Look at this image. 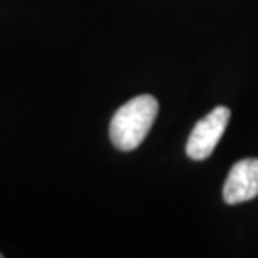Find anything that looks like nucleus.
I'll return each instance as SVG.
<instances>
[{
  "instance_id": "nucleus-1",
  "label": "nucleus",
  "mask_w": 258,
  "mask_h": 258,
  "mask_svg": "<svg viewBox=\"0 0 258 258\" xmlns=\"http://www.w3.org/2000/svg\"><path fill=\"white\" fill-rule=\"evenodd\" d=\"M159 113V102L149 94L132 98L115 111L109 122L111 144L120 151H132L146 140Z\"/></svg>"
},
{
  "instance_id": "nucleus-2",
  "label": "nucleus",
  "mask_w": 258,
  "mask_h": 258,
  "mask_svg": "<svg viewBox=\"0 0 258 258\" xmlns=\"http://www.w3.org/2000/svg\"><path fill=\"white\" fill-rule=\"evenodd\" d=\"M231 117V111L224 105H218L214 109L203 117L201 120H197V124L194 126L187 144H185V153L189 159L194 161H203L212 155L214 148L218 146L224 130L228 126Z\"/></svg>"
},
{
  "instance_id": "nucleus-3",
  "label": "nucleus",
  "mask_w": 258,
  "mask_h": 258,
  "mask_svg": "<svg viewBox=\"0 0 258 258\" xmlns=\"http://www.w3.org/2000/svg\"><path fill=\"white\" fill-rule=\"evenodd\" d=\"M224 201L228 205H239L250 201L258 195V159L247 157L231 166L224 182Z\"/></svg>"
},
{
  "instance_id": "nucleus-4",
  "label": "nucleus",
  "mask_w": 258,
  "mask_h": 258,
  "mask_svg": "<svg viewBox=\"0 0 258 258\" xmlns=\"http://www.w3.org/2000/svg\"><path fill=\"white\" fill-rule=\"evenodd\" d=\"M0 258H2V254H0Z\"/></svg>"
}]
</instances>
